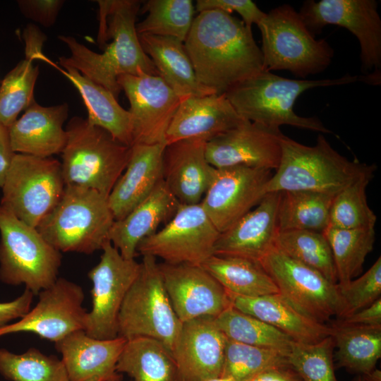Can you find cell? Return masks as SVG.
I'll return each instance as SVG.
<instances>
[{
    "label": "cell",
    "mask_w": 381,
    "mask_h": 381,
    "mask_svg": "<svg viewBox=\"0 0 381 381\" xmlns=\"http://www.w3.org/2000/svg\"><path fill=\"white\" fill-rule=\"evenodd\" d=\"M140 1H97L99 32L97 42L104 46L97 53L72 36L59 35L71 52L61 56V66L77 70L92 81L102 85L118 99L121 88L118 78L123 75H159L150 57L145 53L136 31L135 20L140 13Z\"/></svg>",
    "instance_id": "cell-1"
},
{
    "label": "cell",
    "mask_w": 381,
    "mask_h": 381,
    "mask_svg": "<svg viewBox=\"0 0 381 381\" xmlns=\"http://www.w3.org/2000/svg\"><path fill=\"white\" fill-rule=\"evenodd\" d=\"M183 44L198 81L217 94L264 70L251 28L222 11L200 12Z\"/></svg>",
    "instance_id": "cell-2"
},
{
    "label": "cell",
    "mask_w": 381,
    "mask_h": 381,
    "mask_svg": "<svg viewBox=\"0 0 381 381\" xmlns=\"http://www.w3.org/2000/svg\"><path fill=\"white\" fill-rule=\"evenodd\" d=\"M366 76L346 75L334 79L297 80L263 70L234 85L225 95L238 114L250 121L271 128L289 125L322 133H332L317 117L296 114L294 110L296 100L304 91L315 87L356 81L368 83Z\"/></svg>",
    "instance_id": "cell-3"
},
{
    "label": "cell",
    "mask_w": 381,
    "mask_h": 381,
    "mask_svg": "<svg viewBox=\"0 0 381 381\" xmlns=\"http://www.w3.org/2000/svg\"><path fill=\"white\" fill-rule=\"evenodd\" d=\"M281 158L266 185V193L306 190L336 195L364 174L375 171V164L349 160L319 134L313 146L282 135Z\"/></svg>",
    "instance_id": "cell-4"
},
{
    "label": "cell",
    "mask_w": 381,
    "mask_h": 381,
    "mask_svg": "<svg viewBox=\"0 0 381 381\" xmlns=\"http://www.w3.org/2000/svg\"><path fill=\"white\" fill-rule=\"evenodd\" d=\"M61 169L65 186L95 190L109 196L125 170L131 147L87 119L73 117L66 128Z\"/></svg>",
    "instance_id": "cell-5"
},
{
    "label": "cell",
    "mask_w": 381,
    "mask_h": 381,
    "mask_svg": "<svg viewBox=\"0 0 381 381\" xmlns=\"http://www.w3.org/2000/svg\"><path fill=\"white\" fill-rule=\"evenodd\" d=\"M114 221L108 196L93 189L68 185L37 229L61 253L88 255L102 250L109 241Z\"/></svg>",
    "instance_id": "cell-6"
},
{
    "label": "cell",
    "mask_w": 381,
    "mask_h": 381,
    "mask_svg": "<svg viewBox=\"0 0 381 381\" xmlns=\"http://www.w3.org/2000/svg\"><path fill=\"white\" fill-rule=\"evenodd\" d=\"M257 25L262 36L265 71H288L306 78L330 65L332 47L324 39H315L291 6L283 4L270 10Z\"/></svg>",
    "instance_id": "cell-7"
},
{
    "label": "cell",
    "mask_w": 381,
    "mask_h": 381,
    "mask_svg": "<svg viewBox=\"0 0 381 381\" xmlns=\"http://www.w3.org/2000/svg\"><path fill=\"white\" fill-rule=\"evenodd\" d=\"M61 253L36 227L23 222L0 205V281L24 285L34 295L58 279Z\"/></svg>",
    "instance_id": "cell-8"
},
{
    "label": "cell",
    "mask_w": 381,
    "mask_h": 381,
    "mask_svg": "<svg viewBox=\"0 0 381 381\" xmlns=\"http://www.w3.org/2000/svg\"><path fill=\"white\" fill-rule=\"evenodd\" d=\"M182 323L166 291L157 258L143 255L140 272L120 309L118 336L126 339L146 337L174 351Z\"/></svg>",
    "instance_id": "cell-9"
},
{
    "label": "cell",
    "mask_w": 381,
    "mask_h": 381,
    "mask_svg": "<svg viewBox=\"0 0 381 381\" xmlns=\"http://www.w3.org/2000/svg\"><path fill=\"white\" fill-rule=\"evenodd\" d=\"M1 188L0 205L37 228L63 195L61 162L52 157L16 153Z\"/></svg>",
    "instance_id": "cell-10"
},
{
    "label": "cell",
    "mask_w": 381,
    "mask_h": 381,
    "mask_svg": "<svg viewBox=\"0 0 381 381\" xmlns=\"http://www.w3.org/2000/svg\"><path fill=\"white\" fill-rule=\"evenodd\" d=\"M219 234L200 203L180 204L162 229L140 241L137 253L168 264L202 266L214 255Z\"/></svg>",
    "instance_id": "cell-11"
},
{
    "label": "cell",
    "mask_w": 381,
    "mask_h": 381,
    "mask_svg": "<svg viewBox=\"0 0 381 381\" xmlns=\"http://www.w3.org/2000/svg\"><path fill=\"white\" fill-rule=\"evenodd\" d=\"M315 36L327 25L343 27L358 40L361 71L380 73L381 67V18L375 0L306 1L298 12Z\"/></svg>",
    "instance_id": "cell-12"
},
{
    "label": "cell",
    "mask_w": 381,
    "mask_h": 381,
    "mask_svg": "<svg viewBox=\"0 0 381 381\" xmlns=\"http://www.w3.org/2000/svg\"><path fill=\"white\" fill-rule=\"evenodd\" d=\"M102 250L99 262L87 274L92 284V308L84 331L92 337L109 339L118 337L120 309L140 272V262L124 258L110 241Z\"/></svg>",
    "instance_id": "cell-13"
},
{
    "label": "cell",
    "mask_w": 381,
    "mask_h": 381,
    "mask_svg": "<svg viewBox=\"0 0 381 381\" xmlns=\"http://www.w3.org/2000/svg\"><path fill=\"white\" fill-rule=\"evenodd\" d=\"M259 263L270 276L279 293L304 313L321 323L334 315L339 316L341 301L337 284L277 247Z\"/></svg>",
    "instance_id": "cell-14"
},
{
    "label": "cell",
    "mask_w": 381,
    "mask_h": 381,
    "mask_svg": "<svg viewBox=\"0 0 381 381\" xmlns=\"http://www.w3.org/2000/svg\"><path fill=\"white\" fill-rule=\"evenodd\" d=\"M38 296L36 305L21 318L0 327V337L29 332L56 343L72 332L85 330L87 311L80 285L58 277Z\"/></svg>",
    "instance_id": "cell-15"
},
{
    "label": "cell",
    "mask_w": 381,
    "mask_h": 381,
    "mask_svg": "<svg viewBox=\"0 0 381 381\" xmlns=\"http://www.w3.org/2000/svg\"><path fill=\"white\" fill-rule=\"evenodd\" d=\"M271 176V171L242 166L216 168L200 204L219 233L261 201Z\"/></svg>",
    "instance_id": "cell-16"
},
{
    "label": "cell",
    "mask_w": 381,
    "mask_h": 381,
    "mask_svg": "<svg viewBox=\"0 0 381 381\" xmlns=\"http://www.w3.org/2000/svg\"><path fill=\"white\" fill-rule=\"evenodd\" d=\"M118 83L130 103L133 144L164 143L181 98L159 76L123 75Z\"/></svg>",
    "instance_id": "cell-17"
},
{
    "label": "cell",
    "mask_w": 381,
    "mask_h": 381,
    "mask_svg": "<svg viewBox=\"0 0 381 381\" xmlns=\"http://www.w3.org/2000/svg\"><path fill=\"white\" fill-rule=\"evenodd\" d=\"M279 128L245 120L205 143V155L214 168L242 166L276 170L281 158Z\"/></svg>",
    "instance_id": "cell-18"
},
{
    "label": "cell",
    "mask_w": 381,
    "mask_h": 381,
    "mask_svg": "<svg viewBox=\"0 0 381 381\" xmlns=\"http://www.w3.org/2000/svg\"><path fill=\"white\" fill-rule=\"evenodd\" d=\"M173 309L181 322L216 318L231 306L228 292L202 266L159 264Z\"/></svg>",
    "instance_id": "cell-19"
},
{
    "label": "cell",
    "mask_w": 381,
    "mask_h": 381,
    "mask_svg": "<svg viewBox=\"0 0 381 381\" xmlns=\"http://www.w3.org/2000/svg\"><path fill=\"white\" fill-rule=\"evenodd\" d=\"M226 342V337L213 317L183 322L172 351L179 381H203L221 377Z\"/></svg>",
    "instance_id": "cell-20"
},
{
    "label": "cell",
    "mask_w": 381,
    "mask_h": 381,
    "mask_svg": "<svg viewBox=\"0 0 381 381\" xmlns=\"http://www.w3.org/2000/svg\"><path fill=\"white\" fill-rule=\"evenodd\" d=\"M280 192L267 193L234 225L220 233L214 255L238 257L259 262L276 247Z\"/></svg>",
    "instance_id": "cell-21"
},
{
    "label": "cell",
    "mask_w": 381,
    "mask_h": 381,
    "mask_svg": "<svg viewBox=\"0 0 381 381\" xmlns=\"http://www.w3.org/2000/svg\"><path fill=\"white\" fill-rule=\"evenodd\" d=\"M245 120L224 94L188 97L181 103L165 135V144L195 139L207 142Z\"/></svg>",
    "instance_id": "cell-22"
},
{
    "label": "cell",
    "mask_w": 381,
    "mask_h": 381,
    "mask_svg": "<svg viewBox=\"0 0 381 381\" xmlns=\"http://www.w3.org/2000/svg\"><path fill=\"white\" fill-rule=\"evenodd\" d=\"M126 342L122 337L100 339L78 330L54 344L69 381H121L116 365Z\"/></svg>",
    "instance_id": "cell-23"
},
{
    "label": "cell",
    "mask_w": 381,
    "mask_h": 381,
    "mask_svg": "<svg viewBox=\"0 0 381 381\" xmlns=\"http://www.w3.org/2000/svg\"><path fill=\"white\" fill-rule=\"evenodd\" d=\"M205 141L188 139L167 145L163 155V180L180 204L200 203L216 168L205 155Z\"/></svg>",
    "instance_id": "cell-24"
},
{
    "label": "cell",
    "mask_w": 381,
    "mask_h": 381,
    "mask_svg": "<svg viewBox=\"0 0 381 381\" xmlns=\"http://www.w3.org/2000/svg\"><path fill=\"white\" fill-rule=\"evenodd\" d=\"M68 111L66 103L43 107L33 101L8 128L13 152L39 157L61 153L67 139L64 123Z\"/></svg>",
    "instance_id": "cell-25"
},
{
    "label": "cell",
    "mask_w": 381,
    "mask_h": 381,
    "mask_svg": "<svg viewBox=\"0 0 381 381\" xmlns=\"http://www.w3.org/2000/svg\"><path fill=\"white\" fill-rule=\"evenodd\" d=\"M164 143L133 144L127 166L108 196L115 221L124 218L163 179Z\"/></svg>",
    "instance_id": "cell-26"
},
{
    "label": "cell",
    "mask_w": 381,
    "mask_h": 381,
    "mask_svg": "<svg viewBox=\"0 0 381 381\" xmlns=\"http://www.w3.org/2000/svg\"><path fill=\"white\" fill-rule=\"evenodd\" d=\"M228 294L233 307L278 329L294 341L313 344L332 335V326L314 320L279 293L259 296Z\"/></svg>",
    "instance_id": "cell-27"
},
{
    "label": "cell",
    "mask_w": 381,
    "mask_h": 381,
    "mask_svg": "<svg viewBox=\"0 0 381 381\" xmlns=\"http://www.w3.org/2000/svg\"><path fill=\"white\" fill-rule=\"evenodd\" d=\"M179 205L162 179L129 214L114 221L109 240L124 258L135 259L140 241L157 231L161 224L168 222Z\"/></svg>",
    "instance_id": "cell-28"
},
{
    "label": "cell",
    "mask_w": 381,
    "mask_h": 381,
    "mask_svg": "<svg viewBox=\"0 0 381 381\" xmlns=\"http://www.w3.org/2000/svg\"><path fill=\"white\" fill-rule=\"evenodd\" d=\"M138 37L159 75L182 99L215 93L198 81L183 42L147 34L138 35Z\"/></svg>",
    "instance_id": "cell-29"
},
{
    "label": "cell",
    "mask_w": 381,
    "mask_h": 381,
    "mask_svg": "<svg viewBox=\"0 0 381 381\" xmlns=\"http://www.w3.org/2000/svg\"><path fill=\"white\" fill-rule=\"evenodd\" d=\"M46 63L59 70L78 90L87 108V119L90 123L106 130L120 143L133 146L131 114L119 104L111 92L75 69L69 67L62 69L49 59Z\"/></svg>",
    "instance_id": "cell-30"
},
{
    "label": "cell",
    "mask_w": 381,
    "mask_h": 381,
    "mask_svg": "<svg viewBox=\"0 0 381 381\" xmlns=\"http://www.w3.org/2000/svg\"><path fill=\"white\" fill-rule=\"evenodd\" d=\"M25 58L18 63L1 81L0 86V123L9 128L20 111L35 101L34 88L39 75L34 60L42 53L43 37L36 29L25 30Z\"/></svg>",
    "instance_id": "cell-31"
},
{
    "label": "cell",
    "mask_w": 381,
    "mask_h": 381,
    "mask_svg": "<svg viewBox=\"0 0 381 381\" xmlns=\"http://www.w3.org/2000/svg\"><path fill=\"white\" fill-rule=\"evenodd\" d=\"M116 370L132 381H179L171 351L160 341L146 337L126 339Z\"/></svg>",
    "instance_id": "cell-32"
},
{
    "label": "cell",
    "mask_w": 381,
    "mask_h": 381,
    "mask_svg": "<svg viewBox=\"0 0 381 381\" xmlns=\"http://www.w3.org/2000/svg\"><path fill=\"white\" fill-rule=\"evenodd\" d=\"M337 366L363 375L375 368L381 356V326L342 324L332 326Z\"/></svg>",
    "instance_id": "cell-33"
},
{
    "label": "cell",
    "mask_w": 381,
    "mask_h": 381,
    "mask_svg": "<svg viewBox=\"0 0 381 381\" xmlns=\"http://www.w3.org/2000/svg\"><path fill=\"white\" fill-rule=\"evenodd\" d=\"M202 266L231 294L259 296L279 293L274 282L259 262L214 255Z\"/></svg>",
    "instance_id": "cell-34"
},
{
    "label": "cell",
    "mask_w": 381,
    "mask_h": 381,
    "mask_svg": "<svg viewBox=\"0 0 381 381\" xmlns=\"http://www.w3.org/2000/svg\"><path fill=\"white\" fill-rule=\"evenodd\" d=\"M280 193L277 210L279 232L304 230L323 233L328 227L335 195L306 190Z\"/></svg>",
    "instance_id": "cell-35"
},
{
    "label": "cell",
    "mask_w": 381,
    "mask_h": 381,
    "mask_svg": "<svg viewBox=\"0 0 381 381\" xmlns=\"http://www.w3.org/2000/svg\"><path fill=\"white\" fill-rule=\"evenodd\" d=\"M322 234L331 248L337 285L345 286L362 272L365 258L373 249L375 229H346L328 226Z\"/></svg>",
    "instance_id": "cell-36"
},
{
    "label": "cell",
    "mask_w": 381,
    "mask_h": 381,
    "mask_svg": "<svg viewBox=\"0 0 381 381\" xmlns=\"http://www.w3.org/2000/svg\"><path fill=\"white\" fill-rule=\"evenodd\" d=\"M214 321L226 338L243 344L289 353L294 341L278 329L232 306L214 318Z\"/></svg>",
    "instance_id": "cell-37"
},
{
    "label": "cell",
    "mask_w": 381,
    "mask_h": 381,
    "mask_svg": "<svg viewBox=\"0 0 381 381\" xmlns=\"http://www.w3.org/2000/svg\"><path fill=\"white\" fill-rule=\"evenodd\" d=\"M140 13L147 16L136 24L138 35L169 37L184 42L194 20L195 7L190 0H149L144 1Z\"/></svg>",
    "instance_id": "cell-38"
},
{
    "label": "cell",
    "mask_w": 381,
    "mask_h": 381,
    "mask_svg": "<svg viewBox=\"0 0 381 381\" xmlns=\"http://www.w3.org/2000/svg\"><path fill=\"white\" fill-rule=\"evenodd\" d=\"M276 247L289 257L310 267L337 284L330 246L322 233L292 230L279 231Z\"/></svg>",
    "instance_id": "cell-39"
},
{
    "label": "cell",
    "mask_w": 381,
    "mask_h": 381,
    "mask_svg": "<svg viewBox=\"0 0 381 381\" xmlns=\"http://www.w3.org/2000/svg\"><path fill=\"white\" fill-rule=\"evenodd\" d=\"M0 375L10 381H69L61 359L33 347L22 353L0 348Z\"/></svg>",
    "instance_id": "cell-40"
},
{
    "label": "cell",
    "mask_w": 381,
    "mask_h": 381,
    "mask_svg": "<svg viewBox=\"0 0 381 381\" xmlns=\"http://www.w3.org/2000/svg\"><path fill=\"white\" fill-rule=\"evenodd\" d=\"M374 172L364 174L334 195L329 226L346 229H374L377 217L366 196V188Z\"/></svg>",
    "instance_id": "cell-41"
},
{
    "label": "cell",
    "mask_w": 381,
    "mask_h": 381,
    "mask_svg": "<svg viewBox=\"0 0 381 381\" xmlns=\"http://www.w3.org/2000/svg\"><path fill=\"white\" fill-rule=\"evenodd\" d=\"M289 353L251 346L226 338L222 377L234 381H248L258 373L275 367L289 365Z\"/></svg>",
    "instance_id": "cell-42"
},
{
    "label": "cell",
    "mask_w": 381,
    "mask_h": 381,
    "mask_svg": "<svg viewBox=\"0 0 381 381\" xmlns=\"http://www.w3.org/2000/svg\"><path fill=\"white\" fill-rule=\"evenodd\" d=\"M334 348L332 336L313 344L294 341L288 356L289 365L301 381H338L334 373Z\"/></svg>",
    "instance_id": "cell-43"
},
{
    "label": "cell",
    "mask_w": 381,
    "mask_h": 381,
    "mask_svg": "<svg viewBox=\"0 0 381 381\" xmlns=\"http://www.w3.org/2000/svg\"><path fill=\"white\" fill-rule=\"evenodd\" d=\"M341 301L339 316L344 319L370 306L381 295V258L361 277L343 286H338Z\"/></svg>",
    "instance_id": "cell-44"
},
{
    "label": "cell",
    "mask_w": 381,
    "mask_h": 381,
    "mask_svg": "<svg viewBox=\"0 0 381 381\" xmlns=\"http://www.w3.org/2000/svg\"><path fill=\"white\" fill-rule=\"evenodd\" d=\"M195 8L199 13L210 10H219L229 14L236 12L248 28L253 24L258 25L266 13L250 0H198Z\"/></svg>",
    "instance_id": "cell-45"
},
{
    "label": "cell",
    "mask_w": 381,
    "mask_h": 381,
    "mask_svg": "<svg viewBox=\"0 0 381 381\" xmlns=\"http://www.w3.org/2000/svg\"><path fill=\"white\" fill-rule=\"evenodd\" d=\"M64 1L61 0H21L18 1L23 14L43 26H52L56 21Z\"/></svg>",
    "instance_id": "cell-46"
},
{
    "label": "cell",
    "mask_w": 381,
    "mask_h": 381,
    "mask_svg": "<svg viewBox=\"0 0 381 381\" xmlns=\"http://www.w3.org/2000/svg\"><path fill=\"white\" fill-rule=\"evenodd\" d=\"M35 295L28 289L15 299L0 302V327L21 318L31 308Z\"/></svg>",
    "instance_id": "cell-47"
},
{
    "label": "cell",
    "mask_w": 381,
    "mask_h": 381,
    "mask_svg": "<svg viewBox=\"0 0 381 381\" xmlns=\"http://www.w3.org/2000/svg\"><path fill=\"white\" fill-rule=\"evenodd\" d=\"M346 325L381 326V298L339 322Z\"/></svg>",
    "instance_id": "cell-48"
},
{
    "label": "cell",
    "mask_w": 381,
    "mask_h": 381,
    "mask_svg": "<svg viewBox=\"0 0 381 381\" xmlns=\"http://www.w3.org/2000/svg\"><path fill=\"white\" fill-rule=\"evenodd\" d=\"M248 381H301L297 373L289 365L265 370Z\"/></svg>",
    "instance_id": "cell-49"
},
{
    "label": "cell",
    "mask_w": 381,
    "mask_h": 381,
    "mask_svg": "<svg viewBox=\"0 0 381 381\" xmlns=\"http://www.w3.org/2000/svg\"><path fill=\"white\" fill-rule=\"evenodd\" d=\"M15 154L11 146L8 128L0 123V187Z\"/></svg>",
    "instance_id": "cell-50"
},
{
    "label": "cell",
    "mask_w": 381,
    "mask_h": 381,
    "mask_svg": "<svg viewBox=\"0 0 381 381\" xmlns=\"http://www.w3.org/2000/svg\"><path fill=\"white\" fill-rule=\"evenodd\" d=\"M361 376L364 381H381V371L376 368L370 373Z\"/></svg>",
    "instance_id": "cell-51"
},
{
    "label": "cell",
    "mask_w": 381,
    "mask_h": 381,
    "mask_svg": "<svg viewBox=\"0 0 381 381\" xmlns=\"http://www.w3.org/2000/svg\"><path fill=\"white\" fill-rule=\"evenodd\" d=\"M203 381H234V380L231 379V377L221 376V377H218L215 378L205 380Z\"/></svg>",
    "instance_id": "cell-52"
},
{
    "label": "cell",
    "mask_w": 381,
    "mask_h": 381,
    "mask_svg": "<svg viewBox=\"0 0 381 381\" xmlns=\"http://www.w3.org/2000/svg\"><path fill=\"white\" fill-rule=\"evenodd\" d=\"M352 381H364L361 375H358Z\"/></svg>",
    "instance_id": "cell-53"
}]
</instances>
